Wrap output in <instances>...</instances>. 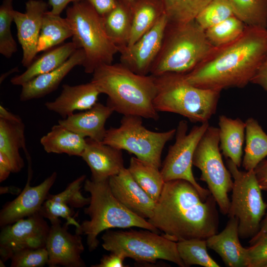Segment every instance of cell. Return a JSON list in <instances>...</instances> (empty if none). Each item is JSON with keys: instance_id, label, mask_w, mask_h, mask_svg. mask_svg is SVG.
Wrapping results in <instances>:
<instances>
[{"instance_id": "6da1fadb", "label": "cell", "mask_w": 267, "mask_h": 267, "mask_svg": "<svg viewBox=\"0 0 267 267\" xmlns=\"http://www.w3.org/2000/svg\"><path fill=\"white\" fill-rule=\"evenodd\" d=\"M267 54V28L246 26L226 44L213 46L204 59L184 74L190 84L222 91L251 83Z\"/></svg>"}, {"instance_id": "7a4b0ae2", "label": "cell", "mask_w": 267, "mask_h": 267, "mask_svg": "<svg viewBox=\"0 0 267 267\" xmlns=\"http://www.w3.org/2000/svg\"><path fill=\"white\" fill-rule=\"evenodd\" d=\"M217 202L210 194L204 200L189 182L175 179L165 182L148 221L164 236L177 242L207 239L218 232Z\"/></svg>"}, {"instance_id": "3957f363", "label": "cell", "mask_w": 267, "mask_h": 267, "mask_svg": "<svg viewBox=\"0 0 267 267\" xmlns=\"http://www.w3.org/2000/svg\"><path fill=\"white\" fill-rule=\"evenodd\" d=\"M91 82L108 96L107 105L123 116L157 120L153 105L156 94L155 76L133 72L121 63L103 64L94 71Z\"/></svg>"}, {"instance_id": "277c9868", "label": "cell", "mask_w": 267, "mask_h": 267, "mask_svg": "<svg viewBox=\"0 0 267 267\" xmlns=\"http://www.w3.org/2000/svg\"><path fill=\"white\" fill-rule=\"evenodd\" d=\"M84 188L90 195V202L84 209L90 219L80 224L75 233L87 235L89 251H92L98 246L97 237L101 232L113 228L136 227L160 232L148 220L130 211L114 196L108 179L95 181L86 179Z\"/></svg>"}, {"instance_id": "5b68a950", "label": "cell", "mask_w": 267, "mask_h": 267, "mask_svg": "<svg viewBox=\"0 0 267 267\" xmlns=\"http://www.w3.org/2000/svg\"><path fill=\"white\" fill-rule=\"evenodd\" d=\"M213 46L195 20L181 24L167 23L162 45L150 74H186L200 63Z\"/></svg>"}, {"instance_id": "8992f818", "label": "cell", "mask_w": 267, "mask_h": 267, "mask_svg": "<svg viewBox=\"0 0 267 267\" xmlns=\"http://www.w3.org/2000/svg\"><path fill=\"white\" fill-rule=\"evenodd\" d=\"M156 110L183 116L191 122H209L215 114L221 91L204 89L189 83L184 74L166 73L154 76Z\"/></svg>"}, {"instance_id": "52a82bcc", "label": "cell", "mask_w": 267, "mask_h": 267, "mask_svg": "<svg viewBox=\"0 0 267 267\" xmlns=\"http://www.w3.org/2000/svg\"><path fill=\"white\" fill-rule=\"evenodd\" d=\"M66 18L73 31L72 42L85 52L82 66L86 73L92 74L99 66L112 63L119 48L106 34L101 16L88 1L73 3L67 8Z\"/></svg>"}, {"instance_id": "ba28073f", "label": "cell", "mask_w": 267, "mask_h": 267, "mask_svg": "<svg viewBox=\"0 0 267 267\" xmlns=\"http://www.w3.org/2000/svg\"><path fill=\"white\" fill-rule=\"evenodd\" d=\"M103 248L140 263H154L157 260L173 262L185 267L176 242L149 230L113 231L106 230L102 236Z\"/></svg>"}, {"instance_id": "9c48e42d", "label": "cell", "mask_w": 267, "mask_h": 267, "mask_svg": "<svg viewBox=\"0 0 267 267\" xmlns=\"http://www.w3.org/2000/svg\"><path fill=\"white\" fill-rule=\"evenodd\" d=\"M227 168L233 178L231 200L227 213L229 218L238 220L239 235L242 239L251 238L259 231L266 211L267 203L254 170L240 171L230 159Z\"/></svg>"}, {"instance_id": "30bf717a", "label": "cell", "mask_w": 267, "mask_h": 267, "mask_svg": "<svg viewBox=\"0 0 267 267\" xmlns=\"http://www.w3.org/2000/svg\"><path fill=\"white\" fill-rule=\"evenodd\" d=\"M142 119L137 116H123L118 127L106 130L102 142L125 150L138 159L159 168L163 148L175 135L176 129L163 132L151 131L143 126Z\"/></svg>"}, {"instance_id": "8fae6325", "label": "cell", "mask_w": 267, "mask_h": 267, "mask_svg": "<svg viewBox=\"0 0 267 267\" xmlns=\"http://www.w3.org/2000/svg\"><path fill=\"white\" fill-rule=\"evenodd\" d=\"M220 150L219 129L209 126L196 148L192 164L200 170V179L207 183L221 212L227 215L230 202L228 193L232 190L233 181Z\"/></svg>"}, {"instance_id": "7c38bea8", "label": "cell", "mask_w": 267, "mask_h": 267, "mask_svg": "<svg viewBox=\"0 0 267 267\" xmlns=\"http://www.w3.org/2000/svg\"><path fill=\"white\" fill-rule=\"evenodd\" d=\"M209 122L194 126L187 133V122L180 121L176 129L175 143L170 146L160 171L165 182L183 179L190 182L205 200L211 194L196 180L192 171V160L196 148L209 126Z\"/></svg>"}, {"instance_id": "4fadbf2b", "label": "cell", "mask_w": 267, "mask_h": 267, "mask_svg": "<svg viewBox=\"0 0 267 267\" xmlns=\"http://www.w3.org/2000/svg\"><path fill=\"white\" fill-rule=\"evenodd\" d=\"M39 212L7 225L0 233V256L3 262L18 251L45 247L50 226Z\"/></svg>"}, {"instance_id": "5bb4252c", "label": "cell", "mask_w": 267, "mask_h": 267, "mask_svg": "<svg viewBox=\"0 0 267 267\" xmlns=\"http://www.w3.org/2000/svg\"><path fill=\"white\" fill-rule=\"evenodd\" d=\"M168 19L164 14L137 41L119 48L120 63L141 75L150 74L152 65L160 50Z\"/></svg>"}, {"instance_id": "9a60e30c", "label": "cell", "mask_w": 267, "mask_h": 267, "mask_svg": "<svg viewBox=\"0 0 267 267\" xmlns=\"http://www.w3.org/2000/svg\"><path fill=\"white\" fill-rule=\"evenodd\" d=\"M45 247L48 252L47 265L50 267H84L81 255L84 251L81 235L68 231L66 222L61 220L51 223Z\"/></svg>"}, {"instance_id": "2e32d148", "label": "cell", "mask_w": 267, "mask_h": 267, "mask_svg": "<svg viewBox=\"0 0 267 267\" xmlns=\"http://www.w3.org/2000/svg\"><path fill=\"white\" fill-rule=\"evenodd\" d=\"M31 166L25 186L13 200L6 203L0 212V226L2 228L17 221L38 213L54 183L57 174L54 172L40 184L32 186Z\"/></svg>"}, {"instance_id": "e0dca14e", "label": "cell", "mask_w": 267, "mask_h": 267, "mask_svg": "<svg viewBox=\"0 0 267 267\" xmlns=\"http://www.w3.org/2000/svg\"><path fill=\"white\" fill-rule=\"evenodd\" d=\"M48 3L43 0H29L25 3V12L15 10L13 21L23 56L21 63L27 68L35 58L43 17L48 11Z\"/></svg>"}, {"instance_id": "ac0fdd59", "label": "cell", "mask_w": 267, "mask_h": 267, "mask_svg": "<svg viewBox=\"0 0 267 267\" xmlns=\"http://www.w3.org/2000/svg\"><path fill=\"white\" fill-rule=\"evenodd\" d=\"M108 183L114 196L126 208L143 219L153 214L156 202L135 181L125 167L110 177Z\"/></svg>"}, {"instance_id": "d6986e66", "label": "cell", "mask_w": 267, "mask_h": 267, "mask_svg": "<svg viewBox=\"0 0 267 267\" xmlns=\"http://www.w3.org/2000/svg\"><path fill=\"white\" fill-rule=\"evenodd\" d=\"M86 139V145L81 157L90 170L91 180L108 179L124 168L122 150L89 138Z\"/></svg>"}, {"instance_id": "ffe728a7", "label": "cell", "mask_w": 267, "mask_h": 267, "mask_svg": "<svg viewBox=\"0 0 267 267\" xmlns=\"http://www.w3.org/2000/svg\"><path fill=\"white\" fill-rule=\"evenodd\" d=\"M100 94L98 88L91 81L75 86L64 84L60 95L54 100L46 102L45 106L49 111L65 119L76 111H86L92 107Z\"/></svg>"}, {"instance_id": "44dd1931", "label": "cell", "mask_w": 267, "mask_h": 267, "mask_svg": "<svg viewBox=\"0 0 267 267\" xmlns=\"http://www.w3.org/2000/svg\"><path fill=\"white\" fill-rule=\"evenodd\" d=\"M238 220L229 218L225 228L206 239L207 247L216 252L229 267H248L247 248L239 240Z\"/></svg>"}, {"instance_id": "7402d4cb", "label": "cell", "mask_w": 267, "mask_h": 267, "mask_svg": "<svg viewBox=\"0 0 267 267\" xmlns=\"http://www.w3.org/2000/svg\"><path fill=\"white\" fill-rule=\"evenodd\" d=\"M85 54L82 48L77 49L57 68L40 75L22 85L20 94L21 101L43 97L57 89L65 76L76 66L83 65Z\"/></svg>"}, {"instance_id": "603a6c76", "label": "cell", "mask_w": 267, "mask_h": 267, "mask_svg": "<svg viewBox=\"0 0 267 267\" xmlns=\"http://www.w3.org/2000/svg\"><path fill=\"white\" fill-rule=\"evenodd\" d=\"M114 112L112 107L97 102L91 108L74 113L58 123L84 138L102 142L106 132V122Z\"/></svg>"}, {"instance_id": "cb8c5ba5", "label": "cell", "mask_w": 267, "mask_h": 267, "mask_svg": "<svg viewBox=\"0 0 267 267\" xmlns=\"http://www.w3.org/2000/svg\"><path fill=\"white\" fill-rule=\"evenodd\" d=\"M24 130L21 118L14 121L0 118V152L9 159L12 172L15 173L19 172L24 166L20 149H23L28 161L31 160L26 148Z\"/></svg>"}, {"instance_id": "d4e9b609", "label": "cell", "mask_w": 267, "mask_h": 267, "mask_svg": "<svg viewBox=\"0 0 267 267\" xmlns=\"http://www.w3.org/2000/svg\"><path fill=\"white\" fill-rule=\"evenodd\" d=\"M77 49L72 41L45 51L44 53L34 59L25 72L13 77L10 80L11 84L22 86L35 77L57 68Z\"/></svg>"}, {"instance_id": "484cf974", "label": "cell", "mask_w": 267, "mask_h": 267, "mask_svg": "<svg viewBox=\"0 0 267 267\" xmlns=\"http://www.w3.org/2000/svg\"><path fill=\"white\" fill-rule=\"evenodd\" d=\"M219 126L220 150L226 158L239 168L242 162L245 122L222 115L219 117Z\"/></svg>"}, {"instance_id": "4316f807", "label": "cell", "mask_w": 267, "mask_h": 267, "mask_svg": "<svg viewBox=\"0 0 267 267\" xmlns=\"http://www.w3.org/2000/svg\"><path fill=\"white\" fill-rule=\"evenodd\" d=\"M40 142L47 153L81 157L86 139L58 123L41 137Z\"/></svg>"}, {"instance_id": "83f0119b", "label": "cell", "mask_w": 267, "mask_h": 267, "mask_svg": "<svg viewBox=\"0 0 267 267\" xmlns=\"http://www.w3.org/2000/svg\"><path fill=\"white\" fill-rule=\"evenodd\" d=\"M131 34L128 45L137 41L165 14L161 0H134Z\"/></svg>"}, {"instance_id": "f1b7e54d", "label": "cell", "mask_w": 267, "mask_h": 267, "mask_svg": "<svg viewBox=\"0 0 267 267\" xmlns=\"http://www.w3.org/2000/svg\"><path fill=\"white\" fill-rule=\"evenodd\" d=\"M101 17L106 34L118 48L128 45L132 26L131 6L118 2L113 9Z\"/></svg>"}, {"instance_id": "f546056e", "label": "cell", "mask_w": 267, "mask_h": 267, "mask_svg": "<svg viewBox=\"0 0 267 267\" xmlns=\"http://www.w3.org/2000/svg\"><path fill=\"white\" fill-rule=\"evenodd\" d=\"M246 146L242 160L245 171L254 170L267 156V134L253 118L245 121Z\"/></svg>"}, {"instance_id": "4dcf8cb0", "label": "cell", "mask_w": 267, "mask_h": 267, "mask_svg": "<svg viewBox=\"0 0 267 267\" xmlns=\"http://www.w3.org/2000/svg\"><path fill=\"white\" fill-rule=\"evenodd\" d=\"M72 36L73 31L67 19L48 10L43 17L38 52L52 48Z\"/></svg>"}, {"instance_id": "1f68e13d", "label": "cell", "mask_w": 267, "mask_h": 267, "mask_svg": "<svg viewBox=\"0 0 267 267\" xmlns=\"http://www.w3.org/2000/svg\"><path fill=\"white\" fill-rule=\"evenodd\" d=\"M159 169L134 157L131 158L128 168L135 181L156 202L165 182Z\"/></svg>"}, {"instance_id": "d6a6232c", "label": "cell", "mask_w": 267, "mask_h": 267, "mask_svg": "<svg viewBox=\"0 0 267 267\" xmlns=\"http://www.w3.org/2000/svg\"><path fill=\"white\" fill-rule=\"evenodd\" d=\"M233 15L246 26L267 28V0H228Z\"/></svg>"}, {"instance_id": "836d02e7", "label": "cell", "mask_w": 267, "mask_h": 267, "mask_svg": "<svg viewBox=\"0 0 267 267\" xmlns=\"http://www.w3.org/2000/svg\"><path fill=\"white\" fill-rule=\"evenodd\" d=\"M168 23L181 24L195 20L211 0H161Z\"/></svg>"}, {"instance_id": "e575fe53", "label": "cell", "mask_w": 267, "mask_h": 267, "mask_svg": "<svg viewBox=\"0 0 267 267\" xmlns=\"http://www.w3.org/2000/svg\"><path fill=\"white\" fill-rule=\"evenodd\" d=\"M177 243L179 255L185 267H220L208 254L206 239H192L179 241Z\"/></svg>"}, {"instance_id": "d590c367", "label": "cell", "mask_w": 267, "mask_h": 267, "mask_svg": "<svg viewBox=\"0 0 267 267\" xmlns=\"http://www.w3.org/2000/svg\"><path fill=\"white\" fill-rule=\"evenodd\" d=\"M246 25L234 16L205 30L207 38L213 46L229 43L244 31Z\"/></svg>"}, {"instance_id": "8d00e7d4", "label": "cell", "mask_w": 267, "mask_h": 267, "mask_svg": "<svg viewBox=\"0 0 267 267\" xmlns=\"http://www.w3.org/2000/svg\"><path fill=\"white\" fill-rule=\"evenodd\" d=\"M12 1L4 0L0 7V53L7 58H10L17 50V44L11 31L14 11Z\"/></svg>"}, {"instance_id": "74e56055", "label": "cell", "mask_w": 267, "mask_h": 267, "mask_svg": "<svg viewBox=\"0 0 267 267\" xmlns=\"http://www.w3.org/2000/svg\"><path fill=\"white\" fill-rule=\"evenodd\" d=\"M234 16L228 0H211L195 19L205 30Z\"/></svg>"}, {"instance_id": "f35d334b", "label": "cell", "mask_w": 267, "mask_h": 267, "mask_svg": "<svg viewBox=\"0 0 267 267\" xmlns=\"http://www.w3.org/2000/svg\"><path fill=\"white\" fill-rule=\"evenodd\" d=\"M73 208L65 203L54 200L48 195L39 213L45 219H48L51 223L60 220V218L66 220L69 224L79 226L80 223L75 219Z\"/></svg>"}, {"instance_id": "ab89813d", "label": "cell", "mask_w": 267, "mask_h": 267, "mask_svg": "<svg viewBox=\"0 0 267 267\" xmlns=\"http://www.w3.org/2000/svg\"><path fill=\"white\" fill-rule=\"evenodd\" d=\"M86 179V176L82 175L70 183L61 192L55 195L48 193V196L63 202L73 208H83L90 202V197H84L80 190Z\"/></svg>"}, {"instance_id": "60d3db41", "label": "cell", "mask_w": 267, "mask_h": 267, "mask_svg": "<svg viewBox=\"0 0 267 267\" xmlns=\"http://www.w3.org/2000/svg\"><path fill=\"white\" fill-rule=\"evenodd\" d=\"M11 267H41L48 263L46 247L28 249L14 253L11 258Z\"/></svg>"}, {"instance_id": "b9f144b4", "label": "cell", "mask_w": 267, "mask_h": 267, "mask_svg": "<svg viewBox=\"0 0 267 267\" xmlns=\"http://www.w3.org/2000/svg\"><path fill=\"white\" fill-rule=\"evenodd\" d=\"M248 267H267V232L247 248Z\"/></svg>"}, {"instance_id": "7bdbcfd3", "label": "cell", "mask_w": 267, "mask_h": 267, "mask_svg": "<svg viewBox=\"0 0 267 267\" xmlns=\"http://www.w3.org/2000/svg\"><path fill=\"white\" fill-rule=\"evenodd\" d=\"M108 255H104L101 259L100 263L92 265V267H125L124 261L125 258L118 253L110 252Z\"/></svg>"}, {"instance_id": "ee69618b", "label": "cell", "mask_w": 267, "mask_h": 267, "mask_svg": "<svg viewBox=\"0 0 267 267\" xmlns=\"http://www.w3.org/2000/svg\"><path fill=\"white\" fill-rule=\"evenodd\" d=\"M88 1L101 16L105 15L117 4V0H85Z\"/></svg>"}, {"instance_id": "f6af8a7d", "label": "cell", "mask_w": 267, "mask_h": 267, "mask_svg": "<svg viewBox=\"0 0 267 267\" xmlns=\"http://www.w3.org/2000/svg\"><path fill=\"white\" fill-rule=\"evenodd\" d=\"M251 83L261 87L267 92V54Z\"/></svg>"}, {"instance_id": "bcb514c9", "label": "cell", "mask_w": 267, "mask_h": 267, "mask_svg": "<svg viewBox=\"0 0 267 267\" xmlns=\"http://www.w3.org/2000/svg\"><path fill=\"white\" fill-rule=\"evenodd\" d=\"M256 178L262 190L267 191V159H264L254 169Z\"/></svg>"}, {"instance_id": "7dc6e473", "label": "cell", "mask_w": 267, "mask_h": 267, "mask_svg": "<svg viewBox=\"0 0 267 267\" xmlns=\"http://www.w3.org/2000/svg\"><path fill=\"white\" fill-rule=\"evenodd\" d=\"M11 173L13 172L10 161L5 155L0 152V182L7 179Z\"/></svg>"}, {"instance_id": "c3c4849f", "label": "cell", "mask_w": 267, "mask_h": 267, "mask_svg": "<svg viewBox=\"0 0 267 267\" xmlns=\"http://www.w3.org/2000/svg\"><path fill=\"white\" fill-rule=\"evenodd\" d=\"M83 0H48V4L51 7L50 12L54 14L60 15L70 2H76Z\"/></svg>"}, {"instance_id": "681fc988", "label": "cell", "mask_w": 267, "mask_h": 267, "mask_svg": "<svg viewBox=\"0 0 267 267\" xmlns=\"http://www.w3.org/2000/svg\"><path fill=\"white\" fill-rule=\"evenodd\" d=\"M267 232V211L262 221L260 228L259 232L253 237L250 238L249 241L250 245L253 243L257 239L260 237L262 235Z\"/></svg>"}, {"instance_id": "f907efd6", "label": "cell", "mask_w": 267, "mask_h": 267, "mask_svg": "<svg viewBox=\"0 0 267 267\" xmlns=\"http://www.w3.org/2000/svg\"><path fill=\"white\" fill-rule=\"evenodd\" d=\"M21 191L19 188L14 186H0V193L1 194L5 193L19 194Z\"/></svg>"}, {"instance_id": "816d5d0a", "label": "cell", "mask_w": 267, "mask_h": 267, "mask_svg": "<svg viewBox=\"0 0 267 267\" xmlns=\"http://www.w3.org/2000/svg\"><path fill=\"white\" fill-rule=\"evenodd\" d=\"M134 0H117L118 2H121L131 6Z\"/></svg>"}, {"instance_id": "f5cc1de1", "label": "cell", "mask_w": 267, "mask_h": 267, "mask_svg": "<svg viewBox=\"0 0 267 267\" xmlns=\"http://www.w3.org/2000/svg\"></svg>"}]
</instances>
